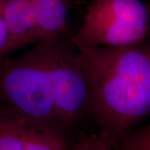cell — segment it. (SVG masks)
Instances as JSON below:
<instances>
[{"label":"cell","instance_id":"obj_1","mask_svg":"<svg viewBox=\"0 0 150 150\" xmlns=\"http://www.w3.org/2000/svg\"><path fill=\"white\" fill-rule=\"evenodd\" d=\"M0 106L69 139L89 117L88 86L78 48L64 36L0 61Z\"/></svg>","mask_w":150,"mask_h":150},{"label":"cell","instance_id":"obj_2","mask_svg":"<svg viewBox=\"0 0 150 150\" xmlns=\"http://www.w3.org/2000/svg\"><path fill=\"white\" fill-rule=\"evenodd\" d=\"M78 49L88 86L89 117L98 132L118 146L150 116V41Z\"/></svg>","mask_w":150,"mask_h":150},{"label":"cell","instance_id":"obj_3","mask_svg":"<svg viewBox=\"0 0 150 150\" xmlns=\"http://www.w3.org/2000/svg\"><path fill=\"white\" fill-rule=\"evenodd\" d=\"M149 32V13L140 0H93L71 40L77 48H113L143 42Z\"/></svg>","mask_w":150,"mask_h":150},{"label":"cell","instance_id":"obj_4","mask_svg":"<svg viewBox=\"0 0 150 150\" xmlns=\"http://www.w3.org/2000/svg\"><path fill=\"white\" fill-rule=\"evenodd\" d=\"M69 139L0 106V150H70Z\"/></svg>","mask_w":150,"mask_h":150},{"label":"cell","instance_id":"obj_5","mask_svg":"<svg viewBox=\"0 0 150 150\" xmlns=\"http://www.w3.org/2000/svg\"><path fill=\"white\" fill-rule=\"evenodd\" d=\"M0 13L8 30L13 51L38 42L37 24L30 0H0Z\"/></svg>","mask_w":150,"mask_h":150},{"label":"cell","instance_id":"obj_6","mask_svg":"<svg viewBox=\"0 0 150 150\" xmlns=\"http://www.w3.org/2000/svg\"><path fill=\"white\" fill-rule=\"evenodd\" d=\"M37 24L38 41L64 36L71 0H30Z\"/></svg>","mask_w":150,"mask_h":150},{"label":"cell","instance_id":"obj_7","mask_svg":"<svg viewBox=\"0 0 150 150\" xmlns=\"http://www.w3.org/2000/svg\"><path fill=\"white\" fill-rule=\"evenodd\" d=\"M118 150H150V121L127 134L118 145Z\"/></svg>","mask_w":150,"mask_h":150},{"label":"cell","instance_id":"obj_8","mask_svg":"<svg viewBox=\"0 0 150 150\" xmlns=\"http://www.w3.org/2000/svg\"><path fill=\"white\" fill-rule=\"evenodd\" d=\"M70 150H118V146L104 138L98 132L82 137L71 145Z\"/></svg>","mask_w":150,"mask_h":150},{"label":"cell","instance_id":"obj_9","mask_svg":"<svg viewBox=\"0 0 150 150\" xmlns=\"http://www.w3.org/2000/svg\"><path fill=\"white\" fill-rule=\"evenodd\" d=\"M13 52L10 36L4 18L0 13V61L6 58V55Z\"/></svg>","mask_w":150,"mask_h":150},{"label":"cell","instance_id":"obj_10","mask_svg":"<svg viewBox=\"0 0 150 150\" xmlns=\"http://www.w3.org/2000/svg\"><path fill=\"white\" fill-rule=\"evenodd\" d=\"M148 10H149V16H150V2H149V5L148 7Z\"/></svg>","mask_w":150,"mask_h":150}]
</instances>
